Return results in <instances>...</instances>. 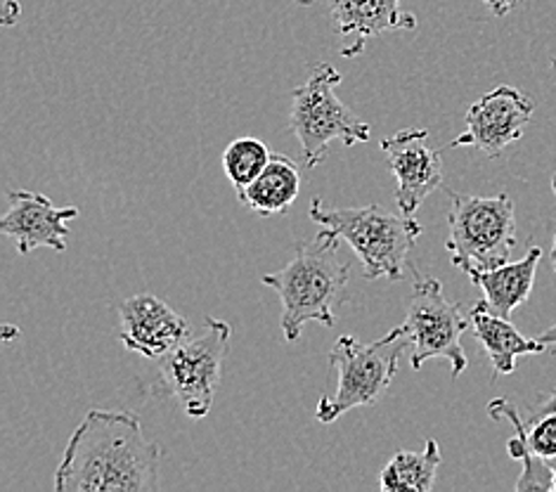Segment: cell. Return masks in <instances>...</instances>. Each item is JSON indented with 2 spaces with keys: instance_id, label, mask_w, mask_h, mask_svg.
I'll list each match as a JSON object with an SVG mask.
<instances>
[{
  "instance_id": "8",
  "label": "cell",
  "mask_w": 556,
  "mask_h": 492,
  "mask_svg": "<svg viewBox=\"0 0 556 492\" xmlns=\"http://www.w3.org/2000/svg\"><path fill=\"white\" fill-rule=\"evenodd\" d=\"M405 325L415 345V353L409 355V367L417 371L427 361H447L450 377L459 379L465 375L469 361L462 349V335L469 323L462 315L459 305L445 299L439 279L417 275Z\"/></svg>"
},
{
  "instance_id": "10",
  "label": "cell",
  "mask_w": 556,
  "mask_h": 492,
  "mask_svg": "<svg viewBox=\"0 0 556 492\" xmlns=\"http://www.w3.org/2000/svg\"><path fill=\"white\" fill-rule=\"evenodd\" d=\"M395 178V204L403 216H415L433 190L443 185V156L429 142L427 128H405L381 140Z\"/></svg>"
},
{
  "instance_id": "2",
  "label": "cell",
  "mask_w": 556,
  "mask_h": 492,
  "mask_svg": "<svg viewBox=\"0 0 556 492\" xmlns=\"http://www.w3.org/2000/svg\"><path fill=\"white\" fill-rule=\"evenodd\" d=\"M341 242L334 230L320 228L313 239L294 244V258L282 270L261 277L280 294L285 341H299L308 323L337 325V305L351 299V265L339 254Z\"/></svg>"
},
{
  "instance_id": "4",
  "label": "cell",
  "mask_w": 556,
  "mask_h": 492,
  "mask_svg": "<svg viewBox=\"0 0 556 492\" xmlns=\"http://www.w3.org/2000/svg\"><path fill=\"white\" fill-rule=\"evenodd\" d=\"M413 345L407 325L391 329L375 343H361L353 337H341L329 351V369L337 375V391L323 395L315 417L323 424H332L355 407L379 403L389 391L399 365Z\"/></svg>"
},
{
  "instance_id": "13",
  "label": "cell",
  "mask_w": 556,
  "mask_h": 492,
  "mask_svg": "<svg viewBox=\"0 0 556 492\" xmlns=\"http://www.w3.org/2000/svg\"><path fill=\"white\" fill-rule=\"evenodd\" d=\"M299 5L329 3L332 29L341 41V58L363 55L369 38L383 31H415L417 17L401 10V0H296Z\"/></svg>"
},
{
  "instance_id": "15",
  "label": "cell",
  "mask_w": 556,
  "mask_h": 492,
  "mask_svg": "<svg viewBox=\"0 0 556 492\" xmlns=\"http://www.w3.org/2000/svg\"><path fill=\"white\" fill-rule=\"evenodd\" d=\"M469 323L473 325L476 339L481 341L490 363H493L495 375L507 377L516 371V357L521 355H540L547 351V345L540 339H526L507 317H500L485 308L479 301L471 308Z\"/></svg>"
},
{
  "instance_id": "25",
  "label": "cell",
  "mask_w": 556,
  "mask_h": 492,
  "mask_svg": "<svg viewBox=\"0 0 556 492\" xmlns=\"http://www.w3.org/2000/svg\"><path fill=\"white\" fill-rule=\"evenodd\" d=\"M547 462H549V469H552V476H554V490H556V457L547 459Z\"/></svg>"
},
{
  "instance_id": "22",
  "label": "cell",
  "mask_w": 556,
  "mask_h": 492,
  "mask_svg": "<svg viewBox=\"0 0 556 492\" xmlns=\"http://www.w3.org/2000/svg\"><path fill=\"white\" fill-rule=\"evenodd\" d=\"M547 412H556V389L545 398V401H540V403L533 407V415H535V417L547 415Z\"/></svg>"
},
{
  "instance_id": "21",
  "label": "cell",
  "mask_w": 556,
  "mask_h": 492,
  "mask_svg": "<svg viewBox=\"0 0 556 492\" xmlns=\"http://www.w3.org/2000/svg\"><path fill=\"white\" fill-rule=\"evenodd\" d=\"M516 3H519V0H483V5L493 12L495 17H505V15H509V12L516 8Z\"/></svg>"
},
{
  "instance_id": "24",
  "label": "cell",
  "mask_w": 556,
  "mask_h": 492,
  "mask_svg": "<svg viewBox=\"0 0 556 492\" xmlns=\"http://www.w3.org/2000/svg\"><path fill=\"white\" fill-rule=\"evenodd\" d=\"M552 265H554V273H556V225H554V239H552Z\"/></svg>"
},
{
  "instance_id": "17",
  "label": "cell",
  "mask_w": 556,
  "mask_h": 492,
  "mask_svg": "<svg viewBox=\"0 0 556 492\" xmlns=\"http://www.w3.org/2000/svg\"><path fill=\"white\" fill-rule=\"evenodd\" d=\"M488 415L493 419H507L516 436L507 443L509 457L519 459L523 464L521 478L516 481V492H547L554 490V476L549 469V462L538 457L531 450V443H528V427L523 424L521 415L516 412V407L507 401V398H497L488 405Z\"/></svg>"
},
{
  "instance_id": "16",
  "label": "cell",
  "mask_w": 556,
  "mask_h": 492,
  "mask_svg": "<svg viewBox=\"0 0 556 492\" xmlns=\"http://www.w3.org/2000/svg\"><path fill=\"white\" fill-rule=\"evenodd\" d=\"M301 192V173L299 166L285 154H273L268 166L261 176L249 182L247 188L237 190L240 202L258 216H280L287 214L289 206L296 202Z\"/></svg>"
},
{
  "instance_id": "26",
  "label": "cell",
  "mask_w": 556,
  "mask_h": 492,
  "mask_svg": "<svg viewBox=\"0 0 556 492\" xmlns=\"http://www.w3.org/2000/svg\"><path fill=\"white\" fill-rule=\"evenodd\" d=\"M552 190H554V194H556V176L552 178Z\"/></svg>"
},
{
  "instance_id": "6",
  "label": "cell",
  "mask_w": 556,
  "mask_h": 492,
  "mask_svg": "<svg viewBox=\"0 0 556 492\" xmlns=\"http://www.w3.org/2000/svg\"><path fill=\"white\" fill-rule=\"evenodd\" d=\"M450 194L445 249L455 268L467 275L509 263L516 247V209L507 192L495 197Z\"/></svg>"
},
{
  "instance_id": "14",
  "label": "cell",
  "mask_w": 556,
  "mask_h": 492,
  "mask_svg": "<svg viewBox=\"0 0 556 492\" xmlns=\"http://www.w3.org/2000/svg\"><path fill=\"white\" fill-rule=\"evenodd\" d=\"M540 258H542V249L531 247L521 261L505 263L493 270L469 273L471 282L483 289L485 308L509 320V315L519 308V305H523L528 297H531Z\"/></svg>"
},
{
  "instance_id": "7",
  "label": "cell",
  "mask_w": 556,
  "mask_h": 492,
  "mask_svg": "<svg viewBox=\"0 0 556 492\" xmlns=\"http://www.w3.org/2000/svg\"><path fill=\"white\" fill-rule=\"evenodd\" d=\"M230 337L232 327L228 323L206 317L197 335L156 361L166 391L182 405L190 419H204L214 407Z\"/></svg>"
},
{
  "instance_id": "9",
  "label": "cell",
  "mask_w": 556,
  "mask_h": 492,
  "mask_svg": "<svg viewBox=\"0 0 556 492\" xmlns=\"http://www.w3.org/2000/svg\"><path fill=\"white\" fill-rule=\"evenodd\" d=\"M533 112L535 102L519 88L497 86L467 110V130L450 142V148H476L497 159L511 142L523 138Z\"/></svg>"
},
{
  "instance_id": "23",
  "label": "cell",
  "mask_w": 556,
  "mask_h": 492,
  "mask_svg": "<svg viewBox=\"0 0 556 492\" xmlns=\"http://www.w3.org/2000/svg\"><path fill=\"white\" fill-rule=\"evenodd\" d=\"M542 343L547 345V349H556V325H552L549 329L542 331V335L538 337Z\"/></svg>"
},
{
  "instance_id": "3",
  "label": "cell",
  "mask_w": 556,
  "mask_h": 492,
  "mask_svg": "<svg viewBox=\"0 0 556 492\" xmlns=\"http://www.w3.org/2000/svg\"><path fill=\"white\" fill-rule=\"evenodd\" d=\"M308 216L320 228L334 230L355 251L367 279L401 282L409 249L421 235V225L413 216H395L379 204L339 209L315 197Z\"/></svg>"
},
{
  "instance_id": "12",
  "label": "cell",
  "mask_w": 556,
  "mask_h": 492,
  "mask_svg": "<svg viewBox=\"0 0 556 492\" xmlns=\"http://www.w3.org/2000/svg\"><path fill=\"white\" fill-rule=\"evenodd\" d=\"M10 209L0 220V232L17 244L22 256L34 249L67 251V223L78 218L76 206L58 209L50 197L31 190H10Z\"/></svg>"
},
{
  "instance_id": "20",
  "label": "cell",
  "mask_w": 556,
  "mask_h": 492,
  "mask_svg": "<svg viewBox=\"0 0 556 492\" xmlns=\"http://www.w3.org/2000/svg\"><path fill=\"white\" fill-rule=\"evenodd\" d=\"M528 443H531V450L538 457H556V412H547V415H540L538 421H533V427L528 429Z\"/></svg>"
},
{
  "instance_id": "27",
  "label": "cell",
  "mask_w": 556,
  "mask_h": 492,
  "mask_svg": "<svg viewBox=\"0 0 556 492\" xmlns=\"http://www.w3.org/2000/svg\"><path fill=\"white\" fill-rule=\"evenodd\" d=\"M552 66H554V70H556V60H554V62H552Z\"/></svg>"
},
{
  "instance_id": "5",
  "label": "cell",
  "mask_w": 556,
  "mask_h": 492,
  "mask_svg": "<svg viewBox=\"0 0 556 492\" xmlns=\"http://www.w3.org/2000/svg\"><path fill=\"white\" fill-rule=\"evenodd\" d=\"M343 81L332 64L317 62L308 81L291 92L289 128L294 133L306 166L315 168L329 156V142L341 140L346 148L372 138V128L361 122L337 96V86Z\"/></svg>"
},
{
  "instance_id": "18",
  "label": "cell",
  "mask_w": 556,
  "mask_h": 492,
  "mask_svg": "<svg viewBox=\"0 0 556 492\" xmlns=\"http://www.w3.org/2000/svg\"><path fill=\"white\" fill-rule=\"evenodd\" d=\"M441 467V447L427 441L424 450H399L379 474L383 492H429Z\"/></svg>"
},
{
  "instance_id": "11",
  "label": "cell",
  "mask_w": 556,
  "mask_h": 492,
  "mask_svg": "<svg viewBox=\"0 0 556 492\" xmlns=\"http://www.w3.org/2000/svg\"><path fill=\"white\" fill-rule=\"evenodd\" d=\"M118 339L130 353L162 361L192 337V327L168 303L152 294H138L118 305Z\"/></svg>"
},
{
  "instance_id": "1",
  "label": "cell",
  "mask_w": 556,
  "mask_h": 492,
  "mask_svg": "<svg viewBox=\"0 0 556 492\" xmlns=\"http://www.w3.org/2000/svg\"><path fill=\"white\" fill-rule=\"evenodd\" d=\"M162 450L134 412L92 409L72 433L55 471L58 492H154Z\"/></svg>"
},
{
  "instance_id": "19",
  "label": "cell",
  "mask_w": 556,
  "mask_h": 492,
  "mask_svg": "<svg viewBox=\"0 0 556 492\" xmlns=\"http://www.w3.org/2000/svg\"><path fill=\"white\" fill-rule=\"evenodd\" d=\"M270 156L273 152L263 140L237 138L223 152V171L235 185V190H242L261 176V171L268 166Z\"/></svg>"
}]
</instances>
